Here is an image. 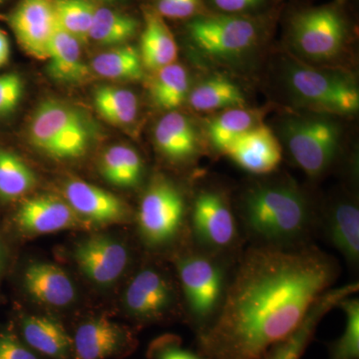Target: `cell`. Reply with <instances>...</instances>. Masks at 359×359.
Instances as JSON below:
<instances>
[{
	"instance_id": "obj_30",
	"label": "cell",
	"mask_w": 359,
	"mask_h": 359,
	"mask_svg": "<svg viewBox=\"0 0 359 359\" xmlns=\"http://www.w3.org/2000/svg\"><path fill=\"white\" fill-rule=\"evenodd\" d=\"M327 313L328 308L325 302H316L299 327L289 337L273 346L262 359H301L313 341L320 321Z\"/></svg>"
},
{
	"instance_id": "obj_1",
	"label": "cell",
	"mask_w": 359,
	"mask_h": 359,
	"mask_svg": "<svg viewBox=\"0 0 359 359\" xmlns=\"http://www.w3.org/2000/svg\"><path fill=\"white\" fill-rule=\"evenodd\" d=\"M340 275L339 262L313 244L252 245L241 252L223 306L197 335L205 359H262L299 327Z\"/></svg>"
},
{
	"instance_id": "obj_41",
	"label": "cell",
	"mask_w": 359,
	"mask_h": 359,
	"mask_svg": "<svg viewBox=\"0 0 359 359\" xmlns=\"http://www.w3.org/2000/svg\"><path fill=\"white\" fill-rule=\"evenodd\" d=\"M99 1H103V2H115V1H118V0H99Z\"/></svg>"
},
{
	"instance_id": "obj_20",
	"label": "cell",
	"mask_w": 359,
	"mask_h": 359,
	"mask_svg": "<svg viewBox=\"0 0 359 359\" xmlns=\"http://www.w3.org/2000/svg\"><path fill=\"white\" fill-rule=\"evenodd\" d=\"M155 145L163 157L176 164H185L199 153V138L192 121L179 112L167 113L157 123Z\"/></svg>"
},
{
	"instance_id": "obj_10",
	"label": "cell",
	"mask_w": 359,
	"mask_h": 359,
	"mask_svg": "<svg viewBox=\"0 0 359 359\" xmlns=\"http://www.w3.org/2000/svg\"><path fill=\"white\" fill-rule=\"evenodd\" d=\"M187 28L195 46L211 57H235L250 50L257 40L255 23L240 16L195 18Z\"/></svg>"
},
{
	"instance_id": "obj_27",
	"label": "cell",
	"mask_w": 359,
	"mask_h": 359,
	"mask_svg": "<svg viewBox=\"0 0 359 359\" xmlns=\"http://www.w3.org/2000/svg\"><path fill=\"white\" fill-rule=\"evenodd\" d=\"M138 29V20L133 16L108 7L97 6L89 39L104 46H120L128 43Z\"/></svg>"
},
{
	"instance_id": "obj_19",
	"label": "cell",
	"mask_w": 359,
	"mask_h": 359,
	"mask_svg": "<svg viewBox=\"0 0 359 359\" xmlns=\"http://www.w3.org/2000/svg\"><path fill=\"white\" fill-rule=\"evenodd\" d=\"M25 290L40 304L65 308L74 302L76 289L62 269L50 263L34 262L23 275Z\"/></svg>"
},
{
	"instance_id": "obj_4",
	"label": "cell",
	"mask_w": 359,
	"mask_h": 359,
	"mask_svg": "<svg viewBox=\"0 0 359 359\" xmlns=\"http://www.w3.org/2000/svg\"><path fill=\"white\" fill-rule=\"evenodd\" d=\"M238 256H222L196 248L177 259L180 287L196 334H203L216 320Z\"/></svg>"
},
{
	"instance_id": "obj_11",
	"label": "cell",
	"mask_w": 359,
	"mask_h": 359,
	"mask_svg": "<svg viewBox=\"0 0 359 359\" xmlns=\"http://www.w3.org/2000/svg\"><path fill=\"white\" fill-rule=\"evenodd\" d=\"M6 21L28 55L46 60L58 27L53 0H20Z\"/></svg>"
},
{
	"instance_id": "obj_31",
	"label": "cell",
	"mask_w": 359,
	"mask_h": 359,
	"mask_svg": "<svg viewBox=\"0 0 359 359\" xmlns=\"http://www.w3.org/2000/svg\"><path fill=\"white\" fill-rule=\"evenodd\" d=\"M36 185V176L18 155L0 148V199H20Z\"/></svg>"
},
{
	"instance_id": "obj_32",
	"label": "cell",
	"mask_w": 359,
	"mask_h": 359,
	"mask_svg": "<svg viewBox=\"0 0 359 359\" xmlns=\"http://www.w3.org/2000/svg\"><path fill=\"white\" fill-rule=\"evenodd\" d=\"M59 27L84 43L89 39L97 6L92 0H53Z\"/></svg>"
},
{
	"instance_id": "obj_29",
	"label": "cell",
	"mask_w": 359,
	"mask_h": 359,
	"mask_svg": "<svg viewBox=\"0 0 359 359\" xmlns=\"http://www.w3.org/2000/svg\"><path fill=\"white\" fill-rule=\"evenodd\" d=\"M190 93V77L185 68L178 63L156 71L151 84V96L158 107L174 110L180 107Z\"/></svg>"
},
{
	"instance_id": "obj_12",
	"label": "cell",
	"mask_w": 359,
	"mask_h": 359,
	"mask_svg": "<svg viewBox=\"0 0 359 359\" xmlns=\"http://www.w3.org/2000/svg\"><path fill=\"white\" fill-rule=\"evenodd\" d=\"M176 299V290L169 276L154 266H147L132 278L125 292L124 304L136 320L156 323L173 311Z\"/></svg>"
},
{
	"instance_id": "obj_33",
	"label": "cell",
	"mask_w": 359,
	"mask_h": 359,
	"mask_svg": "<svg viewBox=\"0 0 359 359\" xmlns=\"http://www.w3.org/2000/svg\"><path fill=\"white\" fill-rule=\"evenodd\" d=\"M256 125L254 112L243 107L231 108L215 118L208 130L212 145L222 152L229 144Z\"/></svg>"
},
{
	"instance_id": "obj_3",
	"label": "cell",
	"mask_w": 359,
	"mask_h": 359,
	"mask_svg": "<svg viewBox=\"0 0 359 359\" xmlns=\"http://www.w3.org/2000/svg\"><path fill=\"white\" fill-rule=\"evenodd\" d=\"M99 135L98 124L86 111L56 98L42 100L27 125L30 145L57 161L84 157Z\"/></svg>"
},
{
	"instance_id": "obj_2",
	"label": "cell",
	"mask_w": 359,
	"mask_h": 359,
	"mask_svg": "<svg viewBox=\"0 0 359 359\" xmlns=\"http://www.w3.org/2000/svg\"><path fill=\"white\" fill-rule=\"evenodd\" d=\"M236 214L252 245L259 247L308 245L318 224L308 197L292 181L249 187L241 196Z\"/></svg>"
},
{
	"instance_id": "obj_39",
	"label": "cell",
	"mask_w": 359,
	"mask_h": 359,
	"mask_svg": "<svg viewBox=\"0 0 359 359\" xmlns=\"http://www.w3.org/2000/svg\"><path fill=\"white\" fill-rule=\"evenodd\" d=\"M264 0H212L219 11L228 13H244L261 6Z\"/></svg>"
},
{
	"instance_id": "obj_34",
	"label": "cell",
	"mask_w": 359,
	"mask_h": 359,
	"mask_svg": "<svg viewBox=\"0 0 359 359\" xmlns=\"http://www.w3.org/2000/svg\"><path fill=\"white\" fill-rule=\"evenodd\" d=\"M339 308L346 316V325L339 337L328 344V359H359V301L349 297Z\"/></svg>"
},
{
	"instance_id": "obj_37",
	"label": "cell",
	"mask_w": 359,
	"mask_h": 359,
	"mask_svg": "<svg viewBox=\"0 0 359 359\" xmlns=\"http://www.w3.org/2000/svg\"><path fill=\"white\" fill-rule=\"evenodd\" d=\"M201 7V0H158L157 13L162 18L186 20L192 18Z\"/></svg>"
},
{
	"instance_id": "obj_36",
	"label": "cell",
	"mask_w": 359,
	"mask_h": 359,
	"mask_svg": "<svg viewBox=\"0 0 359 359\" xmlns=\"http://www.w3.org/2000/svg\"><path fill=\"white\" fill-rule=\"evenodd\" d=\"M149 353L152 359H205L199 353L184 348L180 339L173 335L156 340Z\"/></svg>"
},
{
	"instance_id": "obj_5",
	"label": "cell",
	"mask_w": 359,
	"mask_h": 359,
	"mask_svg": "<svg viewBox=\"0 0 359 359\" xmlns=\"http://www.w3.org/2000/svg\"><path fill=\"white\" fill-rule=\"evenodd\" d=\"M190 226L199 249L222 256L241 254V226L230 201L215 189H202L194 199Z\"/></svg>"
},
{
	"instance_id": "obj_26",
	"label": "cell",
	"mask_w": 359,
	"mask_h": 359,
	"mask_svg": "<svg viewBox=\"0 0 359 359\" xmlns=\"http://www.w3.org/2000/svg\"><path fill=\"white\" fill-rule=\"evenodd\" d=\"M92 98L98 114L115 126L128 127L138 118L139 100L131 90L102 85L94 90Z\"/></svg>"
},
{
	"instance_id": "obj_40",
	"label": "cell",
	"mask_w": 359,
	"mask_h": 359,
	"mask_svg": "<svg viewBox=\"0 0 359 359\" xmlns=\"http://www.w3.org/2000/svg\"><path fill=\"white\" fill-rule=\"evenodd\" d=\"M11 57V45L6 33L0 29V68L8 62Z\"/></svg>"
},
{
	"instance_id": "obj_16",
	"label": "cell",
	"mask_w": 359,
	"mask_h": 359,
	"mask_svg": "<svg viewBox=\"0 0 359 359\" xmlns=\"http://www.w3.org/2000/svg\"><path fill=\"white\" fill-rule=\"evenodd\" d=\"M21 230L44 235L83 226L86 222L71 209L65 200L53 195H39L25 200L15 215Z\"/></svg>"
},
{
	"instance_id": "obj_25",
	"label": "cell",
	"mask_w": 359,
	"mask_h": 359,
	"mask_svg": "<svg viewBox=\"0 0 359 359\" xmlns=\"http://www.w3.org/2000/svg\"><path fill=\"white\" fill-rule=\"evenodd\" d=\"M99 170L108 183L120 188H134L143 179L144 164L133 148L114 145L104 151Z\"/></svg>"
},
{
	"instance_id": "obj_22",
	"label": "cell",
	"mask_w": 359,
	"mask_h": 359,
	"mask_svg": "<svg viewBox=\"0 0 359 359\" xmlns=\"http://www.w3.org/2000/svg\"><path fill=\"white\" fill-rule=\"evenodd\" d=\"M139 52L144 67L149 69L157 71L176 62L178 46L171 30L158 13H145Z\"/></svg>"
},
{
	"instance_id": "obj_35",
	"label": "cell",
	"mask_w": 359,
	"mask_h": 359,
	"mask_svg": "<svg viewBox=\"0 0 359 359\" xmlns=\"http://www.w3.org/2000/svg\"><path fill=\"white\" fill-rule=\"evenodd\" d=\"M25 82L18 73L0 75V119L15 112L22 100Z\"/></svg>"
},
{
	"instance_id": "obj_14",
	"label": "cell",
	"mask_w": 359,
	"mask_h": 359,
	"mask_svg": "<svg viewBox=\"0 0 359 359\" xmlns=\"http://www.w3.org/2000/svg\"><path fill=\"white\" fill-rule=\"evenodd\" d=\"M236 165L255 175L273 173L283 159V149L275 133L256 125L222 151Z\"/></svg>"
},
{
	"instance_id": "obj_23",
	"label": "cell",
	"mask_w": 359,
	"mask_h": 359,
	"mask_svg": "<svg viewBox=\"0 0 359 359\" xmlns=\"http://www.w3.org/2000/svg\"><path fill=\"white\" fill-rule=\"evenodd\" d=\"M21 332L32 351L53 359H65L72 349V339L60 323L48 316H25Z\"/></svg>"
},
{
	"instance_id": "obj_7",
	"label": "cell",
	"mask_w": 359,
	"mask_h": 359,
	"mask_svg": "<svg viewBox=\"0 0 359 359\" xmlns=\"http://www.w3.org/2000/svg\"><path fill=\"white\" fill-rule=\"evenodd\" d=\"M287 85L297 102L316 112L349 115L359 109L358 86L344 75L311 66L290 65Z\"/></svg>"
},
{
	"instance_id": "obj_8",
	"label": "cell",
	"mask_w": 359,
	"mask_h": 359,
	"mask_svg": "<svg viewBox=\"0 0 359 359\" xmlns=\"http://www.w3.org/2000/svg\"><path fill=\"white\" fill-rule=\"evenodd\" d=\"M283 133L292 159L309 177L318 178L332 166L339 148L337 123L323 117L294 118Z\"/></svg>"
},
{
	"instance_id": "obj_28",
	"label": "cell",
	"mask_w": 359,
	"mask_h": 359,
	"mask_svg": "<svg viewBox=\"0 0 359 359\" xmlns=\"http://www.w3.org/2000/svg\"><path fill=\"white\" fill-rule=\"evenodd\" d=\"M189 103L198 111H212L244 107V93L226 78L216 76L205 80L189 93Z\"/></svg>"
},
{
	"instance_id": "obj_21",
	"label": "cell",
	"mask_w": 359,
	"mask_h": 359,
	"mask_svg": "<svg viewBox=\"0 0 359 359\" xmlns=\"http://www.w3.org/2000/svg\"><path fill=\"white\" fill-rule=\"evenodd\" d=\"M81 44L58 25L46 58V73L52 80L61 84H78L87 79L90 71L82 59Z\"/></svg>"
},
{
	"instance_id": "obj_13",
	"label": "cell",
	"mask_w": 359,
	"mask_h": 359,
	"mask_svg": "<svg viewBox=\"0 0 359 359\" xmlns=\"http://www.w3.org/2000/svg\"><path fill=\"white\" fill-rule=\"evenodd\" d=\"M78 268L91 282L110 285L119 280L129 264L126 245L108 236H92L79 243L74 250Z\"/></svg>"
},
{
	"instance_id": "obj_6",
	"label": "cell",
	"mask_w": 359,
	"mask_h": 359,
	"mask_svg": "<svg viewBox=\"0 0 359 359\" xmlns=\"http://www.w3.org/2000/svg\"><path fill=\"white\" fill-rule=\"evenodd\" d=\"M185 196L174 182L156 177L142 197L138 229L143 242L151 249H162L178 238L185 224Z\"/></svg>"
},
{
	"instance_id": "obj_9",
	"label": "cell",
	"mask_w": 359,
	"mask_h": 359,
	"mask_svg": "<svg viewBox=\"0 0 359 359\" xmlns=\"http://www.w3.org/2000/svg\"><path fill=\"white\" fill-rule=\"evenodd\" d=\"M292 45L304 57L325 61L337 57L346 39V22L330 7L297 14L290 25Z\"/></svg>"
},
{
	"instance_id": "obj_15",
	"label": "cell",
	"mask_w": 359,
	"mask_h": 359,
	"mask_svg": "<svg viewBox=\"0 0 359 359\" xmlns=\"http://www.w3.org/2000/svg\"><path fill=\"white\" fill-rule=\"evenodd\" d=\"M135 346L129 332L106 318L85 321L72 340L76 359H106L128 353Z\"/></svg>"
},
{
	"instance_id": "obj_38",
	"label": "cell",
	"mask_w": 359,
	"mask_h": 359,
	"mask_svg": "<svg viewBox=\"0 0 359 359\" xmlns=\"http://www.w3.org/2000/svg\"><path fill=\"white\" fill-rule=\"evenodd\" d=\"M0 359H39L29 346L13 334H0Z\"/></svg>"
},
{
	"instance_id": "obj_17",
	"label": "cell",
	"mask_w": 359,
	"mask_h": 359,
	"mask_svg": "<svg viewBox=\"0 0 359 359\" xmlns=\"http://www.w3.org/2000/svg\"><path fill=\"white\" fill-rule=\"evenodd\" d=\"M63 194L71 209L85 222L109 224L128 219V208L120 198L82 180L66 182Z\"/></svg>"
},
{
	"instance_id": "obj_24",
	"label": "cell",
	"mask_w": 359,
	"mask_h": 359,
	"mask_svg": "<svg viewBox=\"0 0 359 359\" xmlns=\"http://www.w3.org/2000/svg\"><path fill=\"white\" fill-rule=\"evenodd\" d=\"M91 69L98 76L114 81H139L144 77L140 52L130 44L97 54L92 59Z\"/></svg>"
},
{
	"instance_id": "obj_18",
	"label": "cell",
	"mask_w": 359,
	"mask_h": 359,
	"mask_svg": "<svg viewBox=\"0 0 359 359\" xmlns=\"http://www.w3.org/2000/svg\"><path fill=\"white\" fill-rule=\"evenodd\" d=\"M323 231L330 244L353 269L359 264V207L348 196L330 201L323 215Z\"/></svg>"
},
{
	"instance_id": "obj_42",
	"label": "cell",
	"mask_w": 359,
	"mask_h": 359,
	"mask_svg": "<svg viewBox=\"0 0 359 359\" xmlns=\"http://www.w3.org/2000/svg\"><path fill=\"white\" fill-rule=\"evenodd\" d=\"M4 1H6V0H0V4H4Z\"/></svg>"
}]
</instances>
